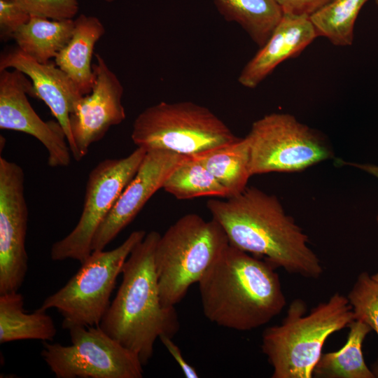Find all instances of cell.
Instances as JSON below:
<instances>
[{"label": "cell", "instance_id": "obj_1", "mask_svg": "<svg viewBox=\"0 0 378 378\" xmlns=\"http://www.w3.org/2000/svg\"><path fill=\"white\" fill-rule=\"evenodd\" d=\"M206 206L230 245L290 274L318 279L323 273L307 235L275 196L246 187L226 200H211Z\"/></svg>", "mask_w": 378, "mask_h": 378}, {"label": "cell", "instance_id": "obj_2", "mask_svg": "<svg viewBox=\"0 0 378 378\" xmlns=\"http://www.w3.org/2000/svg\"><path fill=\"white\" fill-rule=\"evenodd\" d=\"M276 269L229 244L198 282L204 316L238 331L269 323L286 304Z\"/></svg>", "mask_w": 378, "mask_h": 378}, {"label": "cell", "instance_id": "obj_3", "mask_svg": "<svg viewBox=\"0 0 378 378\" xmlns=\"http://www.w3.org/2000/svg\"><path fill=\"white\" fill-rule=\"evenodd\" d=\"M160 237L150 231L133 248L124 264L115 297L99 325L134 353L143 365L151 358L156 340L162 335L173 337L180 326L174 307H164L160 298L154 263Z\"/></svg>", "mask_w": 378, "mask_h": 378}, {"label": "cell", "instance_id": "obj_4", "mask_svg": "<svg viewBox=\"0 0 378 378\" xmlns=\"http://www.w3.org/2000/svg\"><path fill=\"white\" fill-rule=\"evenodd\" d=\"M347 297L336 293L307 314L304 300L295 299L279 325L267 328L261 349L273 368L272 378H312L326 340L354 321Z\"/></svg>", "mask_w": 378, "mask_h": 378}, {"label": "cell", "instance_id": "obj_5", "mask_svg": "<svg viewBox=\"0 0 378 378\" xmlns=\"http://www.w3.org/2000/svg\"><path fill=\"white\" fill-rule=\"evenodd\" d=\"M229 244L214 218L205 220L188 214L171 225L160 234L154 253L162 304L173 307L179 303Z\"/></svg>", "mask_w": 378, "mask_h": 378}, {"label": "cell", "instance_id": "obj_6", "mask_svg": "<svg viewBox=\"0 0 378 378\" xmlns=\"http://www.w3.org/2000/svg\"><path fill=\"white\" fill-rule=\"evenodd\" d=\"M131 138L138 148L146 151L164 150L192 156L239 137L204 106L191 102H161L137 115Z\"/></svg>", "mask_w": 378, "mask_h": 378}, {"label": "cell", "instance_id": "obj_7", "mask_svg": "<svg viewBox=\"0 0 378 378\" xmlns=\"http://www.w3.org/2000/svg\"><path fill=\"white\" fill-rule=\"evenodd\" d=\"M146 234L144 230H135L112 250L92 251L77 272L38 309H55L63 317L62 326L66 330L73 326H99L127 258Z\"/></svg>", "mask_w": 378, "mask_h": 378}, {"label": "cell", "instance_id": "obj_8", "mask_svg": "<svg viewBox=\"0 0 378 378\" xmlns=\"http://www.w3.org/2000/svg\"><path fill=\"white\" fill-rule=\"evenodd\" d=\"M71 344L43 342L41 352L57 378H141L143 364L99 326L67 329Z\"/></svg>", "mask_w": 378, "mask_h": 378}, {"label": "cell", "instance_id": "obj_9", "mask_svg": "<svg viewBox=\"0 0 378 378\" xmlns=\"http://www.w3.org/2000/svg\"><path fill=\"white\" fill-rule=\"evenodd\" d=\"M246 137L251 176L301 171L332 155L317 133L287 113L263 116L252 124Z\"/></svg>", "mask_w": 378, "mask_h": 378}, {"label": "cell", "instance_id": "obj_10", "mask_svg": "<svg viewBox=\"0 0 378 378\" xmlns=\"http://www.w3.org/2000/svg\"><path fill=\"white\" fill-rule=\"evenodd\" d=\"M146 150L136 148L127 157L106 159L90 172L83 207L74 228L50 248L54 261L68 259L83 263L92 253L93 237L122 192L136 174Z\"/></svg>", "mask_w": 378, "mask_h": 378}, {"label": "cell", "instance_id": "obj_11", "mask_svg": "<svg viewBox=\"0 0 378 378\" xmlns=\"http://www.w3.org/2000/svg\"><path fill=\"white\" fill-rule=\"evenodd\" d=\"M24 173L0 157V294L17 292L28 269Z\"/></svg>", "mask_w": 378, "mask_h": 378}, {"label": "cell", "instance_id": "obj_12", "mask_svg": "<svg viewBox=\"0 0 378 378\" xmlns=\"http://www.w3.org/2000/svg\"><path fill=\"white\" fill-rule=\"evenodd\" d=\"M34 97L33 84L15 69L0 71V128L28 134L38 139L48 153L50 167H66L72 154L65 132L57 120H43L27 95Z\"/></svg>", "mask_w": 378, "mask_h": 378}, {"label": "cell", "instance_id": "obj_13", "mask_svg": "<svg viewBox=\"0 0 378 378\" xmlns=\"http://www.w3.org/2000/svg\"><path fill=\"white\" fill-rule=\"evenodd\" d=\"M94 56L92 90L80 99L69 115L74 144L72 157L76 161L81 160L92 144L101 140L112 126L120 124L126 117L120 80L100 55Z\"/></svg>", "mask_w": 378, "mask_h": 378}, {"label": "cell", "instance_id": "obj_14", "mask_svg": "<svg viewBox=\"0 0 378 378\" xmlns=\"http://www.w3.org/2000/svg\"><path fill=\"white\" fill-rule=\"evenodd\" d=\"M188 157L164 150L146 151L136 174L97 230L92 241V251L104 250Z\"/></svg>", "mask_w": 378, "mask_h": 378}, {"label": "cell", "instance_id": "obj_15", "mask_svg": "<svg viewBox=\"0 0 378 378\" xmlns=\"http://www.w3.org/2000/svg\"><path fill=\"white\" fill-rule=\"evenodd\" d=\"M8 69H18L29 78L33 84L34 97L41 99L60 123L72 154L74 144L69 115L83 96L73 80L55 63H40L18 47L1 55L0 71Z\"/></svg>", "mask_w": 378, "mask_h": 378}, {"label": "cell", "instance_id": "obj_16", "mask_svg": "<svg viewBox=\"0 0 378 378\" xmlns=\"http://www.w3.org/2000/svg\"><path fill=\"white\" fill-rule=\"evenodd\" d=\"M318 37L307 16L284 14L266 43L241 70L239 83L254 88L284 61L296 57Z\"/></svg>", "mask_w": 378, "mask_h": 378}, {"label": "cell", "instance_id": "obj_17", "mask_svg": "<svg viewBox=\"0 0 378 378\" xmlns=\"http://www.w3.org/2000/svg\"><path fill=\"white\" fill-rule=\"evenodd\" d=\"M105 28L94 16L80 15L74 20L72 36L55 58V64L73 80L83 95L89 94L94 82L91 63L96 43Z\"/></svg>", "mask_w": 378, "mask_h": 378}, {"label": "cell", "instance_id": "obj_18", "mask_svg": "<svg viewBox=\"0 0 378 378\" xmlns=\"http://www.w3.org/2000/svg\"><path fill=\"white\" fill-rule=\"evenodd\" d=\"M57 333L53 319L40 309L24 310L23 295L17 292L0 294V343L36 340L52 342Z\"/></svg>", "mask_w": 378, "mask_h": 378}, {"label": "cell", "instance_id": "obj_19", "mask_svg": "<svg viewBox=\"0 0 378 378\" xmlns=\"http://www.w3.org/2000/svg\"><path fill=\"white\" fill-rule=\"evenodd\" d=\"M74 20H51L31 15L13 35L18 48L40 63L55 58L70 40Z\"/></svg>", "mask_w": 378, "mask_h": 378}, {"label": "cell", "instance_id": "obj_20", "mask_svg": "<svg viewBox=\"0 0 378 378\" xmlns=\"http://www.w3.org/2000/svg\"><path fill=\"white\" fill-rule=\"evenodd\" d=\"M192 157L227 190L229 197L240 193L247 187L251 174L250 148L246 136Z\"/></svg>", "mask_w": 378, "mask_h": 378}, {"label": "cell", "instance_id": "obj_21", "mask_svg": "<svg viewBox=\"0 0 378 378\" xmlns=\"http://www.w3.org/2000/svg\"><path fill=\"white\" fill-rule=\"evenodd\" d=\"M347 340L339 350L322 354L313 371L319 378H374L362 351L363 341L372 330L366 323L354 320L348 326Z\"/></svg>", "mask_w": 378, "mask_h": 378}, {"label": "cell", "instance_id": "obj_22", "mask_svg": "<svg viewBox=\"0 0 378 378\" xmlns=\"http://www.w3.org/2000/svg\"><path fill=\"white\" fill-rule=\"evenodd\" d=\"M219 13L239 24L260 48L272 35L283 17L276 0H214Z\"/></svg>", "mask_w": 378, "mask_h": 378}, {"label": "cell", "instance_id": "obj_23", "mask_svg": "<svg viewBox=\"0 0 378 378\" xmlns=\"http://www.w3.org/2000/svg\"><path fill=\"white\" fill-rule=\"evenodd\" d=\"M162 188L178 200L229 197L227 190L192 156H188L172 172Z\"/></svg>", "mask_w": 378, "mask_h": 378}, {"label": "cell", "instance_id": "obj_24", "mask_svg": "<svg viewBox=\"0 0 378 378\" xmlns=\"http://www.w3.org/2000/svg\"><path fill=\"white\" fill-rule=\"evenodd\" d=\"M368 1L332 0L309 17L317 36L335 46H351L356 18Z\"/></svg>", "mask_w": 378, "mask_h": 378}, {"label": "cell", "instance_id": "obj_25", "mask_svg": "<svg viewBox=\"0 0 378 378\" xmlns=\"http://www.w3.org/2000/svg\"><path fill=\"white\" fill-rule=\"evenodd\" d=\"M346 297L354 319L368 324L378 335V283L368 273L363 272Z\"/></svg>", "mask_w": 378, "mask_h": 378}, {"label": "cell", "instance_id": "obj_26", "mask_svg": "<svg viewBox=\"0 0 378 378\" xmlns=\"http://www.w3.org/2000/svg\"><path fill=\"white\" fill-rule=\"evenodd\" d=\"M32 16L51 20L73 19L78 10L77 0H13Z\"/></svg>", "mask_w": 378, "mask_h": 378}, {"label": "cell", "instance_id": "obj_27", "mask_svg": "<svg viewBox=\"0 0 378 378\" xmlns=\"http://www.w3.org/2000/svg\"><path fill=\"white\" fill-rule=\"evenodd\" d=\"M31 15L13 0H0V36L8 40L27 23Z\"/></svg>", "mask_w": 378, "mask_h": 378}, {"label": "cell", "instance_id": "obj_28", "mask_svg": "<svg viewBox=\"0 0 378 378\" xmlns=\"http://www.w3.org/2000/svg\"><path fill=\"white\" fill-rule=\"evenodd\" d=\"M284 14L310 17L332 0H276Z\"/></svg>", "mask_w": 378, "mask_h": 378}, {"label": "cell", "instance_id": "obj_29", "mask_svg": "<svg viewBox=\"0 0 378 378\" xmlns=\"http://www.w3.org/2000/svg\"><path fill=\"white\" fill-rule=\"evenodd\" d=\"M162 344L176 361L186 377L197 378L199 374L195 368L191 366L183 358L179 347L173 342L172 337L162 335L159 337Z\"/></svg>", "mask_w": 378, "mask_h": 378}, {"label": "cell", "instance_id": "obj_30", "mask_svg": "<svg viewBox=\"0 0 378 378\" xmlns=\"http://www.w3.org/2000/svg\"><path fill=\"white\" fill-rule=\"evenodd\" d=\"M351 166L356 167L373 176L378 179V165L372 164L349 163Z\"/></svg>", "mask_w": 378, "mask_h": 378}, {"label": "cell", "instance_id": "obj_31", "mask_svg": "<svg viewBox=\"0 0 378 378\" xmlns=\"http://www.w3.org/2000/svg\"><path fill=\"white\" fill-rule=\"evenodd\" d=\"M377 222H378V214H377ZM371 276L374 281H376L378 283V272H377L376 274L372 275Z\"/></svg>", "mask_w": 378, "mask_h": 378}, {"label": "cell", "instance_id": "obj_32", "mask_svg": "<svg viewBox=\"0 0 378 378\" xmlns=\"http://www.w3.org/2000/svg\"><path fill=\"white\" fill-rule=\"evenodd\" d=\"M374 1H375L376 4L378 6V0H374Z\"/></svg>", "mask_w": 378, "mask_h": 378}, {"label": "cell", "instance_id": "obj_33", "mask_svg": "<svg viewBox=\"0 0 378 378\" xmlns=\"http://www.w3.org/2000/svg\"><path fill=\"white\" fill-rule=\"evenodd\" d=\"M106 1H113V0H106Z\"/></svg>", "mask_w": 378, "mask_h": 378}]
</instances>
